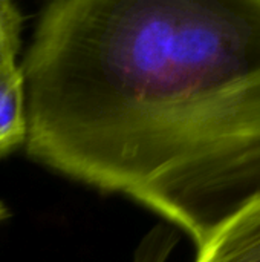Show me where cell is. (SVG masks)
<instances>
[{
    "label": "cell",
    "instance_id": "obj_1",
    "mask_svg": "<svg viewBox=\"0 0 260 262\" xmlns=\"http://www.w3.org/2000/svg\"><path fill=\"white\" fill-rule=\"evenodd\" d=\"M51 114L72 180L127 196L198 249L260 193V0H89Z\"/></svg>",
    "mask_w": 260,
    "mask_h": 262
},
{
    "label": "cell",
    "instance_id": "obj_2",
    "mask_svg": "<svg viewBox=\"0 0 260 262\" xmlns=\"http://www.w3.org/2000/svg\"><path fill=\"white\" fill-rule=\"evenodd\" d=\"M193 262H260V193L211 232Z\"/></svg>",
    "mask_w": 260,
    "mask_h": 262
},
{
    "label": "cell",
    "instance_id": "obj_3",
    "mask_svg": "<svg viewBox=\"0 0 260 262\" xmlns=\"http://www.w3.org/2000/svg\"><path fill=\"white\" fill-rule=\"evenodd\" d=\"M28 137L23 75L18 63L0 69V157L25 147Z\"/></svg>",
    "mask_w": 260,
    "mask_h": 262
},
{
    "label": "cell",
    "instance_id": "obj_4",
    "mask_svg": "<svg viewBox=\"0 0 260 262\" xmlns=\"http://www.w3.org/2000/svg\"><path fill=\"white\" fill-rule=\"evenodd\" d=\"M23 15L9 0H0V69L17 61L21 46Z\"/></svg>",
    "mask_w": 260,
    "mask_h": 262
},
{
    "label": "cell",
    "instance_id": "obj_5",
    "mask_svg": "<svg viewBox=\"0 0 260 262\" xmlns=\"http://www.w3.org/2000/svg\"><path fill=\"white\" fill-rule=\"evenodd\" d=\"M8 216H9L8 207L5 206V203H2V201H0V223H2L3 220H6Z\"/></svg>",
    "mask_w": 260,
    "mask_h": 262
}]
</instances>
